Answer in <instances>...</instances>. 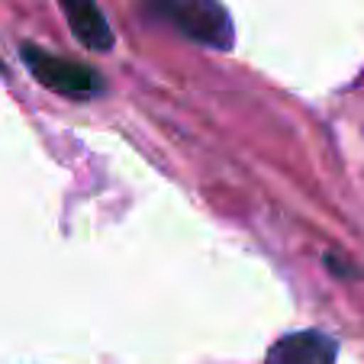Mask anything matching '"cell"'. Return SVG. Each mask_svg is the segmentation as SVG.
<instances>
[{"label": "cell", "mask_w": 364, "mask_h": 364, "mask_svg": "<svg viewBox=\"0 0 364 364\" xmlns=\"http://www.w3.org/2000/svg\"><path fill=\"white\" fill-rule=\"evenodd\" d=\"M142 7L149 16L168 23L197 46L229 52L235 42L232 16L220 0H142Z\"/></svg>", "instance_id": "cell-1"}, {"label": "cell", "mask_w": 364, "mask_h": 364, "mask_svg": "<svg viewBox=\"0 0 364 364\" xmlns=\"http://www.w3.org/2000/svg\"><path fill=\"white\" fill-rule=\"evenodd\" d=\"M20 55H23V62H26V68L33 71L36 81L58 97H68V100H94V97H100L103 90H107L103 77L97 75L90 65L52 55V52L33 46V42H23Z\"/></svg>", "instance_id": "cell-2"}, {"label": "cell", "mask_w": 364, "mask_h": 364, "mask_svg": "<svg viewBox=\"0 0 364 364\" xmlns=\"http://www.w3.org/2000/svg\"><path fill=\"white\" fill-rule=\"evenodd\" d=\"M338 342L326 332H294L271 345L264 364H336Z\"/></svg>", "instance_id": "cell-3"}, {"label": "cell", "mask_w": 364, "mask_h": 364, "mask_svg": "<svg viewBox=\"0 0 364 364\" xmlns=\"http://www.w3.org/2000/svg\"><path fill=\"white\" fill-rule=\"evenodd\" d=\"M58 4H62V14L68 20L75 39L84 48H90V52H110L117 36H113L103 10L97 7V0H58Z\"/></svg>", "instance_id": "cell-4"}, {"label": "cell", "mask_w": 364, "mask_h": 364, "mask_svg": "<svg viewBox=\"0 0 364 364\" xmlns=\"http://www.w3.org/2000/svg\"><path fill=\"white\" fill-rule=\"evenodd\" d=\"M326 268H329L332 274L345 277V281H355V277H361V271H358V268H348V264H342V258H338V255H326Z\"/></svg>", "instance_id": "cell-5"}]
</instances>
